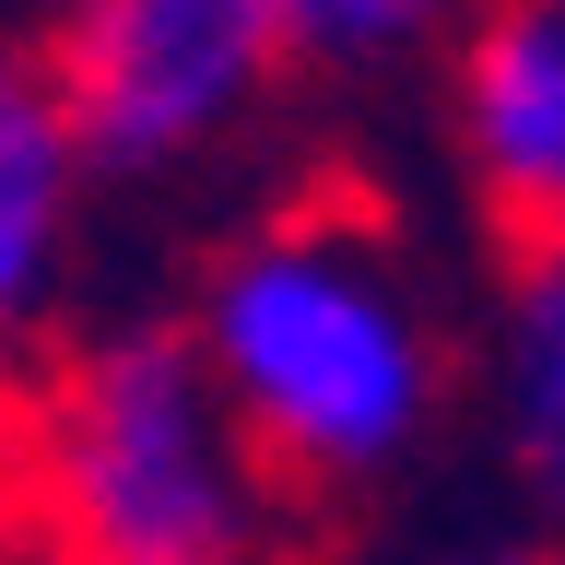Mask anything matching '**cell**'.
<instances>
[{
    "label": "cell",
    "mask_w": 565,
    "mask_h": 565,
    "mask_svg": "<svg viewBox=\"0 0 565 565\" xmlns=\"http://www.w3.org/2000/svg\"><path fill=\"white\" fill-rule=\"evenodd\" d=\"M166 318L318 542L401 519L471 436V295L413 212L342 166L236 189L189 236Z\"/></svg>",
    "instance_id": "obj_1"
},
{
    "label": "cell",
    "mask_w": 565,
    "mask_h": 565,
    "mask_svg": "<svg viewBox=\"0 0 565 565\" xmlns=\"http://www.w3.org/2000/svg\"><path fill=\"white\" fill-rule=\"evenodd\" d=\"M0 530L24 565H330L166 307H83L0 388Z\"/></svg>",
    "instance_id": "obj_2"
},
{
    "label": "cell",
    "mask_w": 565,
    "mask_h": 565,
    "mask_svg": "<svg viewBox=\"0 0 565 565\" xmlns=\"http://www.w3.org/2000/svg\"><path fill=\"white\" fill-rule=\"evenodd\" d=\"M24 47L60 95L106 212H224L295 153V71L271 0H35Z\"/></svg>",
    "instance_id": "obj_3"
},
{
    "label": "cell",
    "mask_w": 565,
    "mask_h": 565,
    "mask_svg": "<svg viewBox=\"0 0 565 565\" xmlns=\"http://www.w3.org/2000/svg\"><path fill=\"white\" fill-rule=\"evenodd\" d=\"M424 130L459 212L494 247L565 236V0H471L459 47L424 83Z\"/></svg>",
    "instance_id": "obj_4"
},
{
    "label": "cell",
    "mask_w": 565,
    "mask_h": 565,
    "mask_svg": "<svg viewBox=\"0 0 565 565\" xmlns=\"http://www.w3.org/2000/svg\"><path fill=\"white\" fill-rule=\"evenodd\" d=\"M95 247H106V189L24 24H0V388L95 307Z\"/></svg>",
    "instance_id": "obj_5"
},
{
    "label": "cell",
    "mask_w": 565,
    "mask_h": 565,
    "mask_svg": "<svg viewBox=\"0 0 565 565\" xmlns=\"http://www.w3.org/2000/svg\"><path fill=\"white\" fill-rule=\"evenodd\" d=\"M471 436L519 494V530L565 542V236L494 247L471 295Z\"/></svg>",
    "instance_id": "obj_6"
},
{
    "label": "cell",
    "mask_w": 565,
    "mask_h": 565,
    "mask_svg": "<svg viewBox=\"0 0 565 565\" xmlns=\"http://www.w3.org/2000/svg\"><path fill=\"white\" fill-rule=\"evenodd\" d=\"M471 0H271V35H282V71L307 106H388V95H424L436 60L459 47Z\"/></svg>",
    "instance_id": "obj_7"
},
{
    "label": "cell",
    "mask_w": 565,
    "mask_h": 565,
    "mask_svg": "<svg viewBox=\"0 0 565 565\" xmlns=\"http://www.w3.org/2000/svg\"><path fill=\"white\" fill-rule=\"evenodd\" d=\"M342 565H565V542L519 519H483V530H424V542H353Z\"/></svg>",
    "instance_id": "obj_8"
}]
</instances>
